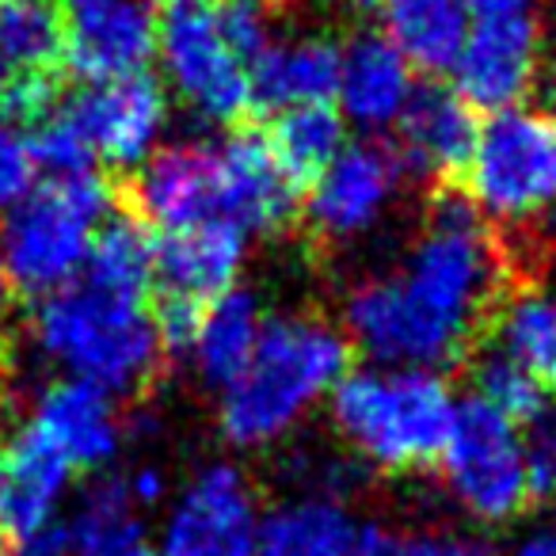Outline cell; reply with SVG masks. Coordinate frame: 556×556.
<instances>
[{"instance_id": "1", "label": "cell", "mask_w": 556, "mask_h": 556, "mask_svg": "<svg viewBox=\"0 0 556 556\" xmlns=\"http://www.w3.org/2000/svg\"><path fill=\"white\" fill-rule=\"evenodd\" d=\"M351 340L320 317L267 320L252 363L225 389L222 431L237 446H263L348 378Z\"/></svg>"}, {"instance_id": "2", "label": "cell", "mask_w": 556, "mask_h": 556, "mask_svg": "<svg viewBox=\"0 0 556 556\" xmlns=\"http://www.w3.org/2000/svg\"><path fill=\"white\" fill-rule=\"evenodd\" d=\"M35 340L73 378L108 396L149 393L164 366L146 305L100 294L85 282L42 298L35 309Z\"/></svg>"}, {"instance_id": "3", "label": "cell", "mask_w": 556, "mask_h": 556, "mask_svg": "<svg viewBox=\"0 0 556 556\" xmlns=\"http://www.w3.org/2000/svg\"><path fill=\"white\" fill-rule=\"evenodd\" d=\"M454 408L446 381L431 370H358L332 393V416L343 439L386 472L439 465Z\"/></svg>"}, {"instance_id": "4", "label": "cell", "mask_w": 556, "mask_h": 556, "mask_svg": "<svg viewBox=\"0 0 556 556\" xmlns=\"http://www.w3.org/2000/svg\"><path fill=\"white\" fill-rule=\"evenodd\" d=\"M115 206V184L88 172L77 179H42L4 214L0 267L12 294L50 298L73 282L88 260L96 222Z\"/></svg>"}, {"instance_id": "5", "label": "cell", "mask_w": 556, "mask_h": 556, "mask_svg": "<svg viewBox=\"0 0 556 556\" xmlns=\"http://www.w3.org/2000/svg\"><path fill=\"white\" fill-rule=\"evenodd\" d=\"M457 191L500 222H530L556 206V115L510 108L477 134Z\"/></svg>"}, {"instance_id": "6", "label": "cell", "mask_w": 556, "mask_h": 556, "mask_svg": "<svg viewBox=\"0 0 556 556\" xmlns=\"http://www.w3.org/2000/svg\"><path fill=\"white\" fill-rule=\"evenodd\" d=\"M229 0H161L156 50L172 85L210 123H240L252 111V70L225 31Z\"/></svg>"}, {"instance_id": "7", "label": "cell", "mask_w": 556, "mask_h": 556, "mask_svg": "<svg viewBox=\"0 0 556 556\" xmlns=\"http://www.w3.org/2000/svg\"><path fill=\"white\" fill-rule=\"evenodd\" d=\"M439 462L450 492L480 522H510L530 507L522 439L515 434V424H507L480 396H465L454 408V427Z\"/></svg>"}, {"instance_id": "8", "label": "cell", "mask_w": 556, "mask_h": 556, "mask_svg": "<svg viewBox=\"0 0 556 556\" xmlns=\"http://www.w3.org/2000/svg\"><path fill=\"white\" fill-rule=\"evenodd\" d=\"M351 340L370 358L404 370H427V366H457L472 355L457 332H450L439 317L424 309L404 290L401 278L366 282L348 302Z\"/></svg>"}, {"instance_id": "9", "label": "cell", "mask_w": 556, "mask_h": 556, "mask_svg": "<svg viewBox=\"0 0 556 556\" xmlns=\"http://www.w3.org/2000/svg\"><path fill=\"white\" fill-rule=\"evenodd\" d=\"M65 70L88 85L146 73L156 54V16L146 0H62Z\"/></svg>"}, {"instance_id": "10", "label": "cell", "mask_w": 556, "mask_h": 556, "mask_svg": "<svg viewBox=\"0 0 556 556\" xmlns=\"http://www.w3.org/2000/svg\"><path fill=\"white\" fill-rule=\"evenodd\" d=\"M115 202L138 222L168 232L222 222L217 153L210 146H168L146 161L134 179L115 184Z\"/></svg>"}, {"instance_id": "11", "label": "cell", "mask_w": 556, "mask_h": 556, "mask_svg": "<svg viewBox=\"0 0 556 556\" xmlns=\"http://www.w3.org/2000/svg\"><path fill=\"white\" fill-rule=\"evenodd\" d=\"M164 88L149 73L88 85L65 103V118L77 126L92 156L123 172L138 168L149 156L164 126Z\"/></svg>"}, {"instance_id": "12", "label": "cell", "mask_w": 556, "mask_h": 556, "mask_svg": "<svg viewBox=\"0 0 556 556\" xmlns=\"http://www.w3.org/2000/svg\"><path fill=\"white\" fill-rule=\"evenodd\" d=\"M541 70V27L530 12L488 16L469 27L454 62L457 96L472 111H510L526 100Z\"/></svg>"}, {"instance_id": "13", "label": "cell", "mask_w": 556, "mask_h": 556, "mask_svg": "<svg viewBox=\"0 0 556 556\" xmlns=\"http://www.w3.org/2000/svg\"><path fill=\"white\" fill-rule=\"evenodd\" d=\"M255 545L260 515L244 472L214 465L176 503L161 556H255Z\"/></svg>"}, {"instance_id": "14", "label": "cell", "mask_w": 556, "mask_h": 556, "mask_svg": "<svg viewBox=\"0 0 556 556\" xmlns=\"http://www.w3.org/2000/svg\"><path fill=\"white\" fill-rule=\"evenodd\" d=\"M217 153L222 222L240 232H282L302 210V187L290 179L267 134L237 126Z\"/></svg>"}, {"instance_id": "15", "label": "cell", "mask_w": 556, "mask_h": 556, "mask_svg": "<svg viewBox=\"0 0 556 556\" xmlns=\"http://www.w3.org/2000/svg\"><path fill=\"white\" fill-rule=\"evenodd\" d=\"M396 123H401V146H396L401 172L431 179L434 191L462 184L472 149H477L480 123L477 111L454 88H442L434 80L412 85Z\"/></svg>"}, {"instance_id": "16", "label": "cell", "mask_w": 556, "mask_h": 556, "mask_svg": "<svg viewBox=\"0 0 556 556\" xmlns=\"http://www.w3.org/2000/svg\"><path fill=\"white\" fill-rule=\"evenodd\" d=\"M401 176V161L393 149L386 146H348L325 176L313 184L305 214L320 240L336 244V240L358 237L370 229L374 217L393 194V184Z\"/></svg>"}, {"instance_id": "17", "label": "cell", "mask_w": 556, "mask_h": 556, "mask_svg": "<svg viewBox=\"0 0 556 556\" xmlns=\"http://www.w3.org/2000/svg\"><path fill=\"white\" fill-rule=\"evenodd\" d=\"M70 477L65 457L31 427L0 439V553H20L24 541L54 522Z\"/></svg>"}, {"instance_id": "18", "label": "cell", "mask_w": 556, "mask_h": 556, "mask_svg": "<svg viewBox=\"0 0 556 556\" xmlns=\"http://www.w3.org/2000/svg\"><path fill=\"white\" fill-rule=\"evenodd\" d=\"M240 260H244V232L229 222L164 232L153 260V287L164 298L214 305L232 290Z\"/></svg>"}, {"instance_id": "19", "label": "cell", "mask_w": 556, "mask_h": 556, "mask_svg": "<svg viewBox=\"0 0 556 556\" xmlns=\"http://www.w3.org/2000/svg\"><path fill=\"white\" fill-rule=\"evenodd\" d=\"M31 431H39L73 472L100 469L118 450V416L111 396L88 381H54L39 396L31 416Z\"/></svg>"}, {"instance_id": "20", "label": "cell", "mask_w": 556, "mask_h": 556, "mask_svg": "<svg viewBox=\"0 0 556 556\" xmlns=\"http://www.w3.org/2000/svg\"><path fill=\"white\" fill-rule=\"evenodd\" d=\"M343 50L328 39L270 42L252 62V108L290 111L328 103L340 88Z\"/></svg>"}, {"instance_id": "21", "label": "cell", "mask_w": 556, "mask_h": 556, "mask_svg": "<svg viewBox=\"0 0 556 556\" xmlns=\"http://www.w3.org/2000/svg\"><path fill=\"white\" fill-rule=\"evenodd\" d=\"M412 92L408 62L396 54L386 35H358L340 58V96L343 111L363 126H389L401 118Z\"/></svg>"}, {"instance_id": "22", "label": "cell", "mask_w": 556, "mask_h": 556, "mask_svg": "<svg viewBox=\"0 0 556 556\" xmlns=\"http://www.w3.org/2000/svg\"><path fill=\"white\" fill-rule=\"evenodd\" d=\"M386 39L408 65L427 77L454 70L465 39H469V9L465 0H378Z\"/></svg>"}, {"instance_id": "23", "label": "cell", "mask_w": 556, "mask_h": 556, "mask_svg": "<svg viewBox=\"0 0 556 556\" xmlns=\"http://www.w3.org/2000/svg\"><path fill=\"white\" fill-rule=\"evenodd\" d=\"M153 260L156 244L149 237V225L118 206L108 217V225L92 237L85 260V287L146 305L149 290H153Z\"/></svg>"}, {"instance_id": "24", "label": "cell", "mask_w": 556, "mask_h": 556, "mask_svg": "<svg viewBox=\"0 0 556 556\" xmlns=\"http://www.w3.org/2000/svg\"><path fill=\"white\" fill-rule=\"evenodd\" d=\"M263 332V313L255 294L248 290H229L206 309L194 340V363H199L202 378L217 389H229L232 381L244 374V366L252 363L255 343Z\"/></svg>"}, {"instance_id": "25", "label": "cell", "mask_w": 556, "mask_h": 556, "mask_svg": "<svg viewBox=\"0 0 556 556\" xmlns=\"http://www.w3.org/2000/svg\"><path fill=\"white\" fill-rule=\"evenodd\" d=\"M355 522L336 500H305L278 507L260 522L255 556H351Z\"/></svg>"}, {"instance_id": "26", "label": "cell", "mask_w": 556, "mask_h": 556, "mask_svg": "<svg viewBox=\"0 0 556 556\" xmlns=\"http://www.w3.org/2000/svg\"><path fill=\"white\" fill-rule=\"evenodd\" d=\"M492 336H500L503 355L515 358L541 389H556V298L538 282L518 287L495 317Z\"/></svg>"}, {"instance_id": "27", "label": "cell", "mask_w": 556, "mask_h": 556, "mask_svg": "<svg viewBox=\"0 0 556 556\" xmlns=\"http://www.w3.org/2000/svg\"><path fill=\"white\" fill-rule=\"evenodd\" d=\"M343 115L332 103H309V108H290L278 111V118L270 123V149L282 161V168L290 172L298 187L317 184L328 172V164L343 153Z\"/></svg>"}, {"instance_id": "28", "label": "cell", "mask_w": 556, "mask_h": 556, "mask_svg": "<svg viewBox=\"0 0 556 556\" xmlns=\"http://www.w3.org/2000/svg\"><path fill=\"white\" fill-rule=\"evenodd\" d=\"M0 50L24 77L65 70L62 0H0Z\"/></svg>"}, {"instance_id": "29", "label": "cell", "mask_w": 556, "mask_h": 556, "mask_svg": "<svg viewBox=\"0 0 556 556\" xmlns=\"http://www.w3.org/2000/svg\"><path fill=\"white\" fill-rule=\"evenodd\" d=\"M134 507L138 500L130 492V480H96L80 500L77 515L70 518L73 556H130L146 541Z\"/></svg>"}, {"instance_id": "30", "label": "cell", "mask_w": 556, "mask_h": 556, "mask_svg": "<svg viewBox=\"0 0 556 556\" xmlns=\"http://www.w3.org/2000/svg\"><path fill=\"white\" fill-rule=\"evenodd\" d=\"M472 389L484 404H492L507 424L530 427L538 416H545V389L503 351H484L472 363Z\"/></svg>"}, {"instance_id": "31", "label": "cell", "mask_w": 556, "mask_h": 556, "mask_svg": "<svg viewBox=\"0 0 556 556\" xmlns=\"http://www.w3.org/2000/svg\"><path fill=\"white\" fill-rule=\"evenodd\" d=\"M35 161V176L42 179H77L92 168V149L77 134V126L65 118V111H54L35 126V138H27Z\"/></svg>"}, {"instance_id": "32", "label": "cell", "mask_w": 556, "mask_h": 556, "mask_svg": "<svg viewBox=\"0 0 556 556\" xmlns=\"http://www.w3.org/2000/svg\"><path fill=\"white\" fill-rule=\"evenodd\" d=\"M522 469L530 503L556 500V416H538L522 439Z\"/></svg>"}, {"instance_id": "33", "label": "cell", "mask_w": 556, "mask_h": 556, "mask_svg": "<svg viewBox=\"0 0 556 556\" xmlns=\"http://www.w3.org/2000/svg\"><path fill=\"white\" fill-rule=\"evenodd\" d=\"M35 184V161L27 138L12 126H0V214H9Z\"/></svg>"}, {"instance_id": "34", "label": "cell", "mask_w": 556, "mask_h": 556, "mask_svg": "<svg viewBox=\"0 0 556 556\" xmlns=\"http://www.w3.org/2000/svg\"><path fill=\"white\" fill-rule=\"evenodd\" d=\"M351 556H442V541L424 533H401L386 526H366L358 530Z\"/></svg>"}, {"instance_id": "35", "label": "cell", "mask_w": 556, "mask_h": 556, "mask_svg": "<svg viewBox=\"0 0 556 556\" xmlns=\"http://www.w3.org/2000/svg\"><path fill=\"white\" fill-rule=\"evenodd\" d=\"M16 556H73V533L70 522H50L35 533L31 541L20 545Z\"/></svg>"}, {"instance_id": "36", "label": "cell", "mask_w": 556, "mask_h": 556, "mask_svg": "<svg viewBox=\"0 0 556 556\" xmlns=\"http://www.w3.org/2000/svg\"><path fill=\"white\" fill-rule=\"evenodd\" d=\"M533 0H465V9L477 12L480 20L488 16H518V12H530Z\"/></svg>"}, {"instance_id": "37", "label": "cell", "mask_w": 556, "mask_h": 556, "mask_svg": "<svg viewBox=\"0 0 556 556\" xmlns=\"http://www.w3.org/2000/svg\"><path fill=\"white\" fill-rule=\"evenodd\" d=\"M9 313H12V287H9V278H4V267H0V381H4V351H9V340H4Z\"/></svg>"}, {"instance_id": "38", "label": "cell", "mask_w": 556, "mask_h": 556, "mask_svg": "<svg viewBox=\"0 0 556 556\" xmlns=\"http://www.w3.org/2000/svg\"><path fill=\"white\" fill-rule=\"evenodd\" d=\"M442 556H500V553L492 545H484V541L462 538V541H442Z\"/></svg>"}, {"instance_id": "39", "label": "cell", "mask_w": 556, "mask_h": 556, "mask_svg": "<svg viewBox=\"0 0 556 556\" xmlns=\"http://www.w3.org/2000/svg\"><path fill=\"white\" fill-rule=\"evenodd\" d=\"M518 556H556V533H538V538H530L518 548Z\"/></svg>"}, {"instance_id": "40", "label": "cell", "mask_w": 556, "mask_h": 556, "mask_svg": "<svg viewBox=\"0 0 556 556\" xmlns=\"http://www.w3.org/2000/svg\"><path fill=\"white\" fill-rule=\"evenodd\" d=\"M24 77V73H16V65L4 58V50H0V108H4V100H9V92H12V85Z\"/></svg>"}, {"instance_id": "41", "label": "cell", "mask_w": 556, "mask_h": 556, "mask_svg": "<svg viewBox=\"0 0 556 556\" xmlns=\"http://www.w3.org/2000/svg\"><path fill=\"white\" fill-rule=\"evenodd\" d=\"M240 4H248V9H270V12H278V9H290V4H294V0H240Z\"/></svg>"}, {"instance_id": "42", "label": "cell", "mask_w": 556, "mask_h": 556, "mask_svg": "<svg viewBox=\"0 0 556 556\" xmlns=\"http://www.w3.org/2000/svg\"><path fill=\"white\" fill-rule=\"evenodd\" d=\"M130 556H161V553H156V548L153 545H146V541H141V545L138 548H134V553Z\"/></svg>"}, {"instance_id": "43", "label": "cell", "mask_w": 556, "mask_h": 556, "mask_svg": "<svg viewBox=\"0 0 556 556\" xmlns=\"http://www.w3.org/2000/svg\"><path fill=\"white\" fill-rule=\"evenodd\" d=\"M553 12H556V0H553Z\"/></svg>"}, {"instance_id": "44", "label": "cell", "mask_w": 556, "mask_h": 556, "mask_svg": "<svg viewBox=\"0 0 556 556\" xmlns=\"http://www.w3.org/2000/svg\"><path fill=\"white\" fill-rule=\"evenodd\" d=\"M0 556H4V553H0Z\"/></svg>"}]
</instances>
